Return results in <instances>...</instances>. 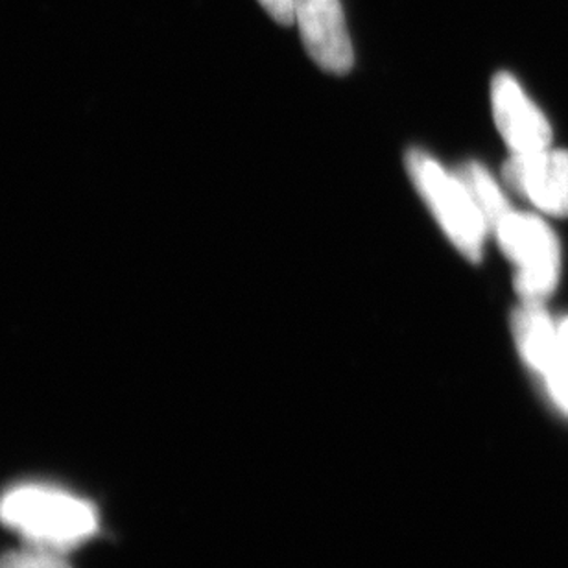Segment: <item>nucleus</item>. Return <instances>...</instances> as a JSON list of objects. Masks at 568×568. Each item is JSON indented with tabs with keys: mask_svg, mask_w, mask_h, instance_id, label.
<instances>
[{
	"mask_svg": "<svg viewBox=\"0 0 568 568\" xmlns=\"http://www.w3.org/2000/svg\"><path fill=\"white\" fill-rule=\"evenodd\" d=\"M0 523L28 547L65 554L99 531V511L71 493L22 484L2 493Z\"/></svg>",
	"mask_w": 568,
	"mask_h": 568,
	"instance_id": "f257e3e1",
	"label": "nucleus"
},
{
	"mask_svg": "<svg viewBox=\"0 0 568 568\" xmlns=\"http://www.w3.org/2000/svg\"><path fill=\"white\" fill-rule=\"evenodd\" d=\"M406 169L448 241L464 257L478 263L491 230L458 174H448L436 159L422 150L408 152Z\"/></svg>",
	"mask_w": 568,
	"mask_h": 568,
	"instance_id": "f03ea898",
	"label": "nucleus"
},
{
	"mask_svg": "<svg viewBox=\"0 0 568 568\" xmlns=\"http://www.w3.org/2000/svg\"><path fill=\"white\" fill-rule=\"evenodd\" d=\"M504 255L515 264V290L523 303H542L561 275V246L552 227L530 213H511L493 230Z\"/></svg>",
	"mask_w": 568,
	"mask_h": 568,
	"instance_id": "7ed1b4c3",
	"label": "nucleus"
},
{
	"mask_svg": "<svg viewBox=\"0 0 568 568\" xmlns=\"http://www.w3.org/2000/svg\"><path fill=\"white\" fill-rule=\"evenodd\" d=\"M504 183L519 196L526 197L541 213L568 216V152L537 150L511 153L503 169Z\"/></svg>",
	"mask_w": 568,
	"mask_h": 568,
	"instance_id": "20e7f679",
	"label": "nucleus"
},
{
	"mask_svg": "<svg viewBox=\"0 0 568 568\" xmlns=\"http://www.w3.org/2000/svg\"><path fill=\"white\" fill-rule=\"evenodd\" d=\"M294 22L316 65L333 74L351 71L355 54L339 0H294Z\"/></svg>",
	"mask_w": 568,
	"mask_h": 568,
	"instance_id": "39448f33",
	"label": "nucleus"
},
{
	"mask_svg": "<svg viewBox=\"0 0 568 568\" xmlns=\"http://www.w3.org/2000/svg\"><path fill=\"white\" fill-rule=\"evenodd\" d=\"M491 110L498 133L511 153L537 152L550 146V122L509 72H498L493 80Z\"/></svg>",
	"mask_w": 568,
	"mask_h": 568,
	"instance_id": "423d86ee",
	"label": "nucleus"
},
{
	"mask_svg": "<svg viewBox=\"0 0 568 568\" xmlns=\"http://www.w3.org/2000/svg\"><path fill=\"white\" fill-rule=\"evenodd\" d=\"M511 331L523 361L545 377L556 355L558 323L548 316L542 303H523L511 316Z\"/></svg>",
	"mask_w": 568,
	"mask_h": 568,
	"instance_id": "0eeeda50",
	"label": "nucleus"
},
{
	"mask_svg": "<svg viewBox=\"0 0 568 568\" xmlns=\"http://www.w3.org/2000/svg\"><path fill=\"white\" fill-rule=\"evenodd\" d=\"M458 178L467 186L473 202L486 219L489 230H495L498 222L514 211L509 207L508 197L504 196L503 189L497 181L493 180V175L487 172L484 164L465 163L459 169Z\"/></svg>",
	"mask_w": 568,
	"mask_h": 568,
	"instance_id": "6e6552de",
	"label": "nucleus"
},
{
	"mask_svg": "<svg viewBox=\"0 0 568 568\" xmlns=\"http://www.w3.org/2000/svg\"><path fill=\"white\" fill-rule=\"evenodd\" d=\"M554 403L568 414V317L558 323V345L552 366L545 373Z\"/></svg>",
	"mask_w": 568,
	"mask_h": 568,
	"instance_id": "1a4fd4ad",
	"label": "nucleus"
},
{
	"mask_svg": "<svg viewBox=\"0 0 568 568\" xmlns=\"http://www.w3.org/2000/svg\"><path fill=\"white\" fill-rule=\"evenodd\" d=\"M0 568H72L65 561V554L52 552L44 548L24 547L6 552L0 558Z\"/></svg>",
	"mask_w": 568,
	"mask_h": 568,
	"instance_id": "9d476101",
	"label": "nucleus"
},
{
	"mask_svg": "<svg viewBox=\"0 0 568 568\" xmlns=\"http://www.w3.org/2000/svg\"><path fill=\"white\" fill-rule=\"evenodd\" d=\"M268 16L281 24L294 22V0H258Z\"/></svg>",
	"mask_w": 568,
	"mask_h": 568,
	"instance_id": "9b49d317",
	"label": "nucleus"
}]
</instances>
